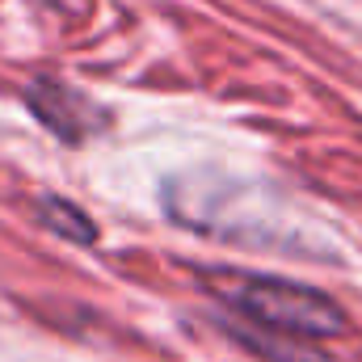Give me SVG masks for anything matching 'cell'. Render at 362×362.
<instances>
[{
  "label": "cell",
  "instance_id": "7a4b0ae2",
  "mask_svg": "<svg viewBox=\"0 0 362 362\" xmlns=\"http://www.w3.org/2000/svg\"><path fill=\"white\" fill-rule=\"evenodd\" d=\"M30 105H34V114H38L55 135H64V139H85L93 127H97V110H93L81 93L64 89V85H55V81H38V85L30 89Z\"/></svg>",
  "mask_w": 362,
  "mask_h": 362
},
{
  "label": "cell",
  "instance_id": "3957f363",
  "mask_svg": "<svg viewBox=\"0 0 362 362\" xmlns=\"http://www.w3.org/2000/svg\"><path fill=\"white\" fill-rule=\"evenodd\" d=\"M42 223L55 228V232L68 236V240H81V245H89L93 236H97L89 219H85L72 202H59V198H47V202H42Z\"/></svg>",
  "mask_w": 362,
  "mask_h": 362
},
{
  "label": "cell",
  "instance_id": "6da1fadb",
  "mask_svg": "<svg viewBox=\"0 0 362 362\" xmlns=\"http://www.w3.org/2000/svg\"><path fill=\"white\" fill-rule=\"evenodd\" d=\"M215 291L240 316H249L253 325H266L274 333H291V337H337V333H346L341 308L312 286H295L282 278H223Z\"/></svg>",
  "mask_w": 362,
  "mask_h": 362
}]
</instances>
